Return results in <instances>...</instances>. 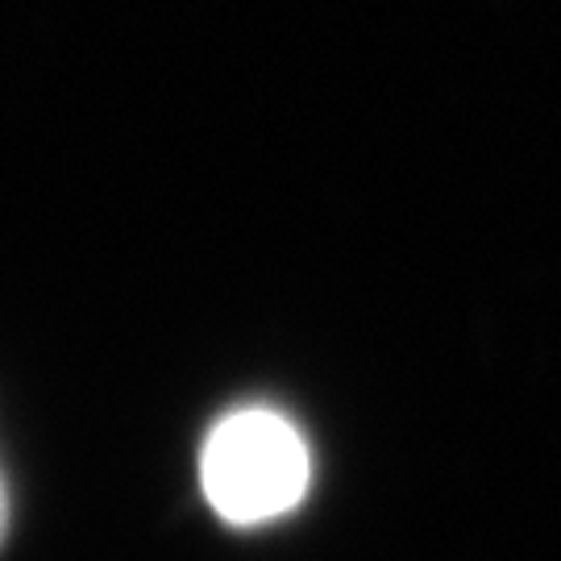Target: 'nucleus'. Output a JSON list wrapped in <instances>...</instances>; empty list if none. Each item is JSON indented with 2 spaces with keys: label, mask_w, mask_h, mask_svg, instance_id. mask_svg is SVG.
Wrapping results in <instances>:
<instances>
[{
  "label": "nucleus",
  "mask_w": 561,
  "mask_h": 561,
  "mask_svg": "<svg viewBox=\"0 0 561 561\" xmlns=\"http://www.w3.org/2000/svg\"><path fill=\"white\" fill-rule=\"evenodd\" d=\"M312 454L275 408H233L201 445V491L225 524L279 520L308 495Z\"/></svg>",
  "instance_id": "obj_1"
},
{
  "label": "nucleus",
  "mask_w": 561,
  "mask_h": 561,
  "mask_svg": "<svg viewBox=\"0 0 561 561\" xmlns=\"http://www.w3.org/2000/svg\"><path fill=\"white\" fill-rule=\"evenodd\" d=\"M4 528H9V491H4V479H0V541H4Z\"/></svg>",
  "instance_id": "obj_2"
}]
</instances>
